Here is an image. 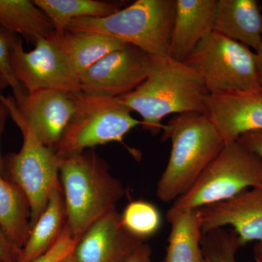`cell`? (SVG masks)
Instances as JSON below:
<instances>
[{"label":"cell","mask_w":262,"mask_h":262,"mask_svg":"<svg viewBox=\"0 0 262 262\" xmlns=\"http://www.w3.org/2000/svg\"><path fill=\"white\" fill-rule=\"evenodd\" d=\"M208 95L201 77L184 61L148 55L145 80L117 98L140 115L144 130L156 135L163 130L162 120L168 115L203 113Z\"/></svg>","instance_id":"cell-1"},{"label":"cell","mask_w":262,"mask_h":262,"mask_svg":"<svg viewBox=\"0 0 262 262\" xmlns=\"http://www.w3.org/2000/svg\"><path fill=\"white\" fill-rule=\"evenodd\" d=\"M60 183L67 226L75 238H80L97 221L116 211L125 194L121 182L92 149L61 160Z\"/></svg>","instance_id":"cell-2"},{"label":"cell","mask_w":262,"mask_h":262,"mask_svg":"<svg viewBox=\"0 0 262 262\" xmlns=\"http://www.w3.org/2000/svg\"><path fill=\"white\" fill-rule=\"evenodd\" d=\"M162 140L171 141L168 164L157 186V195L171 203L187 192L225 145L203 113L175 115L164 125Z\"/></svg>","instance_id":"cell-3"},{"label":"cell","mask_w":262,"mask_h":262,"mask_svg":"<svg viewBox=\"0 0 262 262\" xmlns=\"http://www.w3.org/2000/svg\"><path fill=\"white\" fill-rule=\"evenodd\" d=\"M176 10L177 0H137L108 16L75 19L67 31L106 34L146 54L168 56Z\"/></svg>","instance_id":"cell-4"},{"label":"cell","mask_w":262,"mask_h":262,"mask_svg":"<svg viewBox=\"0 0 262 262\" xmlns=\"http://www.w3.org/2000/svg\"><path fill=\"white\" fill-rule=\"evenodd\" d=\"M0 101L9 110L10 116L20 129L23 144L20 151L5 158V177L24 193L31 211V228L42 214L52 193L60 183V163L54 150L42 144L17 108L13 96L0 94Z\"/></svg>","instance_id":"cell-5"},{"label":"cell","mask_w":262,"mask_h":262,"mask_svg":"<svg viewBox=\"0 0 262 262\" xmlns=\"http://www.w3.org/2000/svg\"><path fill=\"white\" fill-rule=\"evenodd\" d=\"M75 113L54 151L60 160L111 142L123 144L126 134L141 120L117 98L75 94Z\"/></svg>","instance_id":"cell-6"},{"label":"cell","mask_w":262,"mask_h":262,"mask_svg":"<svg viewBox=\"0 0 262 262\" xmlns=\"http://www.w3.org/2000/svg\"><path fill=\"white\" fill-rule=\"evenodd\" d=\"M201 77L209 95L260 88L255 51L213 32L184 61Z\"/></svg>","instance_id":"cell-7"},{"label":"cell","mask_w":262,"mask_h":262,"mask_svg":"<svg viewBox=\"0 0 262 262\" xmlns=\"http://www.w3.org/2000/svg\"><path fill=\"white\" fill-rule=\"evenodd\" d=\"M262 187V161L237 141L225 144L192 187L172 206L199 209Z\"/></svg>","instance_id":"cell-8"},{"label":"cell","mask_w":262,"mask_h":262,"mask_svg":"<svg viewBox=\"0 0 262 262\" xmlns=\"http://www.w3.org/2000/svg\"><path fill=\"white\" fill-rule=\"evenodd\" d=\"M31 51L24 50L22 39L15 35L10 61L15 78L27 93L53 89L77 94L80 79L71 67L56 34L40 38Z\"/></svg>","instance_id":"cell-9"},{"label":"cell","mask_w":262,"mask_h":262,"mask_svg":"<svg viewBox=\"0 0 262 262\" xmlns=\"http://www.w3.org/2000/svg\"><path fill=\"white\" fill-rule=\"evenodd\" d=\"M148 54L130 45L106 55L80 77L81 92L117 98L135 90L145 80Z\"/></svg>","instance_id":"cell-10"},{"label":"cell","mask_w":262,"mask_h":262,"mask_svg":"<svg viewBox=\"0 0 262 262\" xmlns=\"http://www.w3.org/2000/svg\"><path fill=\"white\" fill-rule=\"evenodd\" d=\"M13 98L19 114L38 140L55 150L75 113V94L42 89Z\"/></svg>","instance_id":"cell-11"},{"label":"cell","mask_w":262,"mask_h":262,"mask_svg":"<svg viewBox=\"0 0 262 262\" xmlns=\"http://www.w3.org/2000/svg\"><path fill=\"white\" fill-rule=\"evenodd\" d=\"M203 113L225 144L237 141L245 134L262 130V88L208 94L205 99Z\"/></svg>","instance_id":"cell-12"},{"label":"cell","mask_w":262,"mask_h":262,"mask_svg":"<svg viewBox=\"0 0 262 262\" xmlns=\"http://www.w3.org/2000/svg\"><path fill=\"white\" fill-rule=\"evenodd\" d=\"M203 233L232 227L241 247L262 242V187L251 188L228 201L199 208Z\"/></svg>","instance_id":"cell-13"},{"label":"cell","mask_w":262,"mask_h":262,"mask_svg":"<svg viewBox=\"0 0 262 262\" xmlns=\"http://www.w3.org/2000/svg\"><path fill=\"white\" fill-rule=\"evenodd\" d=\"M144 243L127 232L116 210L97 221L81 236L73 254L78 262H127Z\"/></svg>","instance_id":"cell-14"},{"label":"cell","mask_w":262,"mask_h":262,"mask_svg":"<svg viewBox=\"0 0 262 262\" xmlns=\"http://www.w3.org/2000/svg\"><path fill=\"white\" fill-rule=\"evenodd\" d=\"M217 0H177L168 56L184 61L213 32Z\"/></svg>","instance_id":"cell-15"},{"label":"cell","mask_w":262,"mask_h":262,"mask_svg":"<svg viewBox=\"0 0 262 262\" xmlns=\"http://www.w3.org/2000/svg\"><path fill=\"white\" fill-rule=\"evenodd\" d=\"M213 32L256 51L262 40V13L256 0H217Z\"/></svg>","instance_id":"cell-16"},{"label":"cell","mask_w":262,"mask_h":262,"mask_svg":"<svg viewBox=\"0 0 262 262\" xmlns=\"http://www.w3.org/2000/svg\"><path fill=\"white\" fill-rule=\"evenodd\" d=\"M166 217L171 229L164 262H205L199 209L172 206Z\"/></svg>","instance_id":"cell-17"},{"label":"cell","mask_w":262,"mask_h":262,"mask_svg":"<svg viewBox=\"0 0 262 262\" xmlns=\"http://www.w3.org/2000/svg\"><path fill=\"white\" fill-rule=\"evenodd\" d=\"M67 224L61 186L52 193L48 206L33 226L17 262H34L56 244Z\"/></svg>","instance_id":"cell-18"},{"label":"cell","mask_w":262,"mask_h":262,"mask_svg":"<svg viewBox=\"0 0 262 262\" xmlns=\"http://www.w3.org/2000/svg\"><path fill=\"white\" fill-rule=\"evenodd\" d=\"M56 36L72 70L79 79L91 66L103 57L127 45L116 38L100 33L66 31L63 35Z\"/></svg>","instance_id":"cell-19"},{"label":"cell","mask_w":262,"mask_h":262,"mask_svg":"<svg viewBox=\"0 0 262 262\" xmlns=\"http://www.w3.org/2000/svg\"><path fill=\"white\" fill-rule=\"evenodd\" d=\"M0 27L32 44L55 33L47 15L29 0H0Z\"/></svg>","instance_id":"cell-20"},{"label":"cell","mask_w":262,"mask_h":262,"mask_svg":"<svg viewBox=\"0 0 262 262\" xmlns=\"http://www.w3.org/2000/svg\"><path fill=\"white\" fill-rule=\"evenodd\" d=\"M51 22L55 34L61 36L72 20L80 18H103L121 10L123 2L101 0H34Z\"/></svg>","instance_id":"cell-21"},{"label":"cell","mask_w":262,"mask_h":262,"mask_svg":"<svg viewBox=\"0 0 262 262\" xmlns=\"http://www.w3.org/2000/svg\"><path fill=\"white\" fill-rule=\"evenodd\" d=\"M0 227L18 248L27 242L31 230V211L24 193L0 174Z\"/></svg>","instance_id":"cell-22"},{"label":"cell","mask_w":262,"mask_h":262,"mask_svg":"<svg viewBox=\"0 0 262 262\" xmlns=\"http://www.w3.org/2000/svg\"><path fill=\"white\" fill-rule=\"evenodd\" d=\"M123 227L134 237L147 241L160 230L162 216L158 208L149 202L134 201L120 213Z\"/></svg>","instance_id":"cell-23"},{"label":"cell","mask_w":262,"mask_h":262,"mask_svg":"<svg viewBox=\"0 0 262 262\" xmlns=\"http://www.w3.org/2000/svg\"><path fill=\"white\" fill-rule=\"evenodd\" d=\"M201 246L206 262H237L236 253L241 247L235 232L223 228L203 233Z\"/></svg>","instance_id":"cell-24"},{"label":"cell","mask_w":262,"mask_h":262,"mask_svg":"<svg viewBox=\"0 0 262 262\" xmlns=\"http://www.w3.org/2000/svg\"><path fill=\"white\" fill-rule=\"evenodd\" d=\"M14 36L15 34H10L0 27V72L8 82L9 87L13 89L14 95L13 96L27 92L23 86L15 78L10 65V46Z\"/></svg>","instance_id":"cell-25"},{"label":"cell","mask_w":262,"mask_h":262,"mask_svg":"<svg viewBox=\"0 0 262 262\" xmlns=\"http://www.w3.org/2000/svg\"><path fill=\"white\" fill-rule=\"evenodd\" d=\"M79 239L75 238L71 234L67 224L64 229L53 248L42 257L34 262H58L65 256L73 252Z\"/></svg>","instance_id":"cell-26"},{"label":"cell","mask_w":262,"mask_h":262,"mask_svg":"<svg viewBox=\"0 0 262 262\" xmlns=\"http://www.w3.org/2000/svg\"><path fill=\"white\" fill-rule=\"evenodd\" d=\"M21 249L18 248L0 227V262H17Z\"/></svg>","instance_id":"cell-27"},{"label":"cell","mask_w":262,"mask_h":262,"mask_svg":"<svg viewBox=\"0 0 262 262\" xmlns=\"http://www.w3.org/2000/svg\"><path fill=\"white\" fill-rule=\"evenodd\" d=\"M237 141L245 149L257 156L262 161V130L245 134Z\"/></svg>","instance_id":"cell-28"},{"label":"cell","mask_w":262,"mask_h":262,"mask_svg":"<svg viewBox=\"0 0 262 262\" xmlns=\"http://www.w3.org/2000/svg\"><path fill=\"white\" fill-rule=\"evenodd\" d=\"M8 116H10L9 110L5 103L0 101V174L3 177H5V158L2 154L1 137Z\"/></svg>","instance_id":"cell-29"},{"label":"cell","mask_w":262,"mask_h":262,"mask_svg":"<svg viewBox=\"0 0 262 262\" xmlns=\"http://www.w3.org/2000/svg\"><path fill=\"white\" fill-rule=\"evenodd\" d=\"M127 262H151V250L149 245L146 243L141 244Z\"/></svg>","instance_id":"cell-30"},{"label":"cell","mask_w":262,"mask_h":262,"mask_svg":"<svg viewBox=\"0 0 262 262\" xmlns=\"http://www.w3.org/2000/svg\"><path fill=\"white\" fill-rule=\"evenodd\" d=\"M257 60L258 79H259L260 87L262 88V40L257 49L255 51Z\"/></svg>","instance_id":"cell-31"},{"label":"cell","mask_w":262,"mask_h":262,"mask_svg":"<svg viewBox=\"0 0 262 262\" xmlns=\"http://www.w3.org/2000/svg\"><path fill=\"white\" fill-rule=\"evenodd\" d=\"M253 254H254L255 261L256 262H262V242L256 243L253 248Z\"/></svg>","instance_id":"cell-32"},{"label":"cell","mask_w":262,"mask_h":262,"mask_svg":"<svg viewBox=\"0 0 262 262\" xmlns=\"http://www.w3.org/2000/svg\"><path fill=\"white\" fill-rule=\"evenodd\" d=\"M8 87H9V84H8V82H7L5 77H3V75H2L1 72H0V93H1L3 90Z\"/></svg>","instance_id":"cell-33"},{"label":"cell","mask_w":262,"mask_h":262,"mask_svg":"<svg viewBox=\"0 0 262 262\" xmlns=\"http://www.w3.org/2000/svg\"><path fill=\"white\" fill-rule=\"evenodd\" d=\"M58 262H78L74 256L73 252L69 254L68 256H65Z\"/></svg>","instance_id":"cell-34"},{"label":"cell","mask_w":262,"mask_h":262,"mask_svg":"<svg viewBox=\"0 0 262 262\" xmlns=\"http://www.w3.org/2000/svg\"><path fill=\"white\" fill-rule=\"evenodd\" d=\"M205 262H206V261H205Z\"/></svg>","instance_id":"cell-35"}]
</instances>
